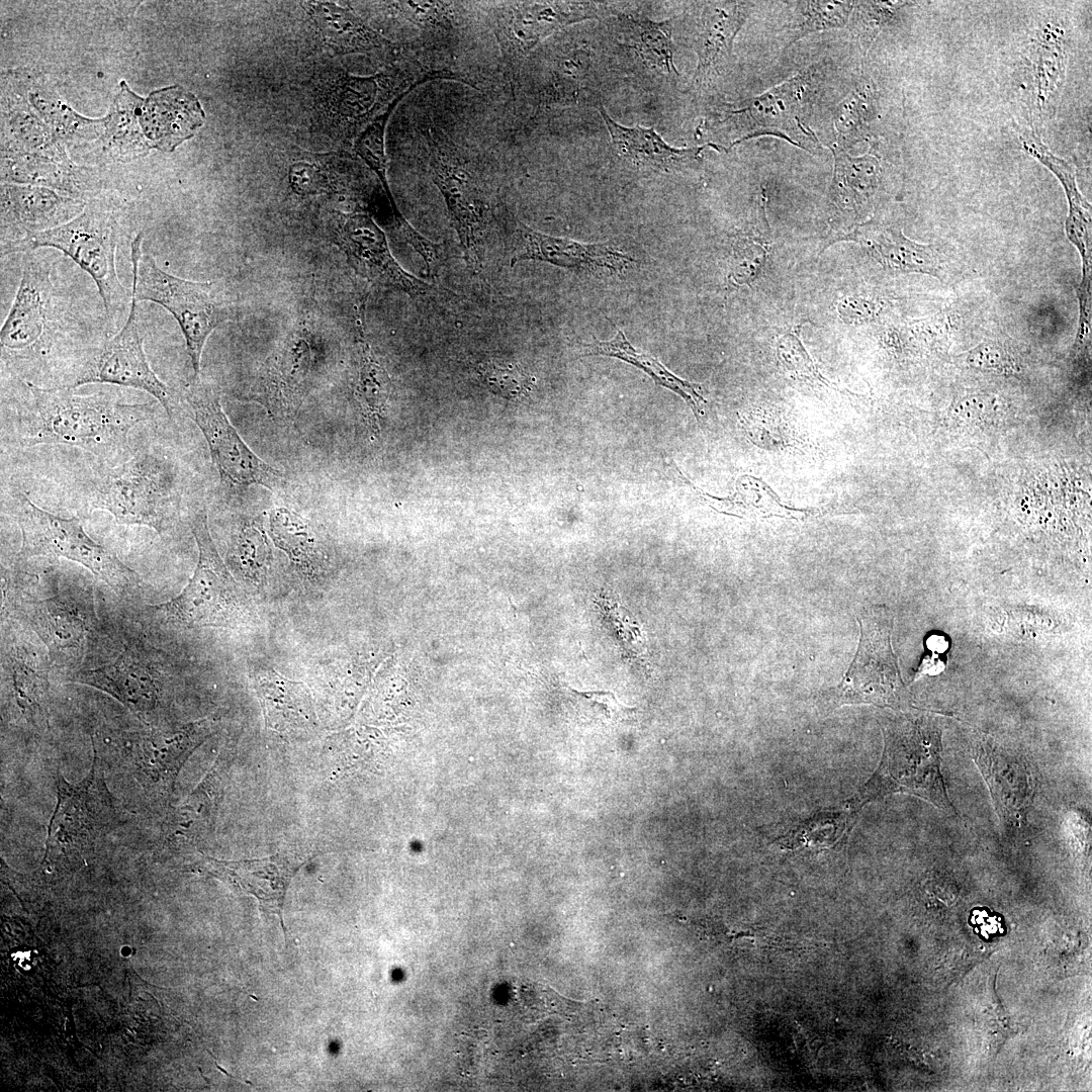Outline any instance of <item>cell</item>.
I'll use <instances>...</instances> for the list:
<instances>
[{
    "instance_id": "17",
    "label": "cell",
    "mask_w": 1092,
    "mask_h": 1092,
    "mask_svg": "<svg viewBox=\"0 0 1092 1092\" xmlns=\"http://www.w3.org/2000/svg\"><path fill=\"white\" fill-rule=\"evenodd\" d=\"M209 730L208 722L200 721L174 732L152 730L133 734L125 744V764L149 793L168 794L184 761Z\"/></svg>"
},
{
    "instance_id": "23",
    "label": "cell",
    "mask_w": 1092,
    "mask_h": 1092,
    "mask_svg": "<svg viewBox=\"0 0 1092 1092\" xmlns=\"http://www.w3.org/2000/svg\"><path fill=\"white\" fill-rule=\"evenodd\" d=\"M306 861L289 853L261 858L228 861L206 857L204 868L235 891L256 897L266 912L282 921L284 897L291 878Z\"/></svg>"
},
{
    "instance_id": "22",
    "label": "cell",
    "mask_w": 1092,
    "mask_h": 1092,
    "mask_svg": "<svg viewBox=\"0 0 1092 1092\" xmlns=\"http://www.w3.org/2000/svg\"><path fill=\"white\" fill-rule=\"evenodd\" d=\"M533 260L570 269L622 272L634 260L610 243L584 244L540 233L521 220L515 230L512 265Z\"/></svg>"
},
{
    "instance_id": "34",
    "label": "cell",
    "mask_w": 1092,
    "mask_h": 1092,
    "mask_svg": "<svg viewBox=\"0 0 1092 1092\" xmlns=\"http://www.w3.org/2000/svg\"><path fill=\"white\" fill-rule=\"evenodd\" d=\"M256 681L267 726L280 730L307 720V695L302 684L274 670L261 672Z\"/></svg>"
},
{
    "instance_id": "44",
    "label": "cell",
    "mask_w": 1092,
    "mask_h": 1092,
    "mask_svg": "<svg viewBox=\"0 0 1092 1092\" xmlns=\"http://www.w3.org/2000/svg\"><path fill=\"white\" fill-rule=\"evenodd\" d=\"M847 816L835 813L819 814L796 826L780 844L787 848L800 846L827 847L841 835Z\"/></svg>"
},
{
    "instance_id": "8",
    "label": "cell",
    "mask_w": 1092,
    "mask_h": 1092,
    "mask_svg": "<svg viewBox=\"0 0 1092 1092\" xmlns=\"http://www.w3.org/2000/svg\"><path fill=\"white\" fill-rule=\"evenodd\" d=\"M609 3L594 1H500L489 5L502 70L512 92L525 61L551 34L583 20L613 13Z\"/></svg>"
},
{
    "instance_id": "21",
    "label": "cell",
    "mask_w": 1092,
    "mask_h": 1092,
    "mask_svg": "<svg viewBox=\"0 0 1092 1092\" xmlns=\"http://www.w3.org/2000/svg\"><path fill=\"white\" fill-rule=\"evenodd\" d=\"M974 760L1006 828H1021L1035 796V780L1024 757L990 743L976 747Z\"/></svg>"
},
{
    "instance_id": "9",
    "label": "cell",
    "mask_w": 1092,
    "mask_h": 1092,
    "mask_svg": "<svg viewBox=\"0 0 1092 1092\" xmlns=\"http://www.w3.org/2000/svg\"><path fill=\"white\" fill-rule=\"evenodd\" d=\"M424 139L431 177L443 195L466 262L477 269L490 211L486 192L460 148L443 130L427 127Z\"/></svg>"
},
{
    "instance_id": "5",
    "label": "cell",
    "mask_w": 1092,
    "mask_h": 1092,
    "mask_svg": "<svg viewBox=\"0 0 1092 1092\" xmlns=\"http://www.w3.org/2000/svg\"><path fill=\"white\" fill-rule=\"evenodd\" d=\"M118 237L115 217L108 210L91 204L67 223L29 237L19 252L36 248L63 252L90 275L108 318L114 320L131 298L116 271Z\"/></svg>"
},
{
    "instance_id": "32",
    "label": "cell",
    "mask_w": 1092,
    "mask_h": 1092,
    "mask_svg": "<svg viewBox=\"0 0 1092 1092\" xmlns=\"http://www.w3.org/2000/svg\"><path fill=\"white\" fill-rule=\"evenodd\" d=\"M356 328L358 377L354 393L364 418L376 427L388 400L390 379L367 340L363 304L357 309Z\"/></svg>"
},
{
    "instance_id": "3",
    "label": "cell",
    "mask_w": 1092,
    "mask_h": 1092,
    "mask_svg": "<svg viewBox=\"0 0 1092 1092\" xmlns=\"http://www.w3.org/2000/svg\"><path fill=\"white\" fill-rule=\"evenodd\" d=\"M176 483L169 458L158 451L143 450L90 480L86 499L93 510L109 513L118 524L162 533L177 509Z\"/></svg>"
},
{
    "instance_id": "46",
    "label": "cell",
    "mask_w": 1092,
    "mask_h": 1092,
    "mask_svg": "<svg viewBox=\"0 0 1092 1092\" xmlns=\"http://www.w3.org/2000/svg\"><path fill=\"white\" fill-rule=\"evenodd\" d=\"M967 363L986 372L1010 375L1020 371L1015 357L1001 344L984 342L968 352Z\"/></svg>"
},
{
    "instance_id": "47",
    "label": "cell",
    "mask_w": 1092,
    "mask_h": 1092,
    "mask_svg": "<svg viewBox=\"0 0 1092 1092\" xmlns=\"http://www.w3.org/2000/svg\"><path fill=\"white\" fill-rule=\"evenodd\" d=\"M237 549L239 560L246 567L247 564L254 567L255 563H265L268 554L265 538L254 526H249L243 530L238 540Z\"/></svg>"
},
{
    "instance_id": "15",
    "label": "cell",
    "mask_w": 1092,
    "mask_h": 1092,
    "mask_svg": "<svg viewBox=\"0 0 1092 1092\" xmlns=\"http://www.w3.org/2000/svg\"><path fill=\"white\" fill-rule=\"evenodd\" d=\"M310 343V332L302 320L264 361L246 399L261 404L275 419L293 417L301 404L311 366Z\"/></svg>"
},
{
    "instance_id": "26",
    "label": "cell",
    "mask_w": 1092,
    "mask_h": 1092,
    "mask_svg": "<svg viewBox=\"0 0 1092 1092\" xmlns=\"http://www.w3.org/2000/svg\"><path fill=\"white\" fill-rule=\"evenodd\" d=\"M198 99L180 86L153 92L141 108L140 123L151 147L173 151L203 124Z\"/></svg>"
},
{
    "instance_id": "1",
    "label": "cell",
    "mask_w": 1092,
    "mask_h": 1092,
    "mask_svg": "<svg viewBox=\"0 0 1092 1092\" xmlns=\"http://www.w3.org/2000/svg\"><path fill=\"white\" fill-rule=\"evenodd\" d=\"M28 398L16 412L14 434L21 445L63 444L92 452L125 448L129 432L150 419L148 404L123 403L104 393L78 394L69 387L27 383Z\"/></svg>"
},
{
    "instance_id": "2",
    "label": "cell",
    "mask_w": 1092,
    "mask_h": 1092,
    "mask_svg": "<svg viewBox=\"0 0 1092 1092\" xmlns=\"http://www.w3.org/2000/svg\"><path fill=\"white\" fill-rule=\"evenodd\" d=\"M143 236L130 244L132 292L136 301L147 300L167 309L179 324L194 372L200 378L205 342L214 329L237 318L235 298L222 281H191L162 270L150 254H142Z\"/></svg>"
},
{
    "instance_id": "48",
    "label": "cell",
    "mask_w": 1092,
    "mask_h": 1092,
    "mask_svg": "<svg viewBox=\"0 0 1092 1092\" xmlns=\"http://www.w3.org/2000/svg\"><path fill=\"white\" fill-rule=\"evenodd\" d=\"M580 699L589 703V708L607 720H618L624 718L632 709L622 706L618 703L616 697L606 691H590V692H578L572 690Z\"/></svg>"
},
{
    "instance_id": "25",
    "label": "cell",
    "mask_w": 1092,
    "mask_h": 1092,
    "mask_svg": "<svg viewBox=\"0 0 1092 1092\" xmlns=\"http://www.w3.org/2000/svg\"><path fill=\"white\" fill-rule=\"evenodd\" d=\"M73 679L107 693L135 713L149 714L159 705L158 675L132 647L108 664L78 671Z\"/></svg>"
},
{
    "instance_id": "19",
    "label": "cell",
    "mask_w": 1092,
    "mask_h": 1092,
    "mask_svg": "<svg viewBox=\"0 0 1092 1092\" xmlns=\"http://www.w3.org/2000/svg\"><path fill=\"white\" fill-rule=\"evenodd\" d=\"M53 299V283L43 264L28 254L9 313L0 331L2 356L28 357L44 340Z\"/></svg>"
},
{
    "instance_id": "18",
    "label": "cell",
    "mask_w": 1092,
    "mask_h": 1092,
    "mask_svg": "<svg viewBox=\"0 0 1092 1092\" xmlns=\"http://www.w3.org/2000/svg\"><path fill=\"white\" fill-rule=\"evenodd\" d=\"M84 202L34 185L1 186V255L19 252L29 237L72 220Z\"/></svg>"
},
{
    "instance_id": "14",
    "label": "cell",
    "mask_w": 1092,
    "mask_h": 1092,
    "mask_svg": "<svg viewBox=\"0 0 1092 1092\" xmlns=\"http://www.w3.org/2000/svg\"><path fill=\"white\" fill-rule=\"evenodd\" d=\"M810 75L802 73L758 96L728 104L718 123L733 125L739 133L734 146L757 135L774 134L803 149L805 140L811 139L801 117L810 96Z\"/></svg>"
},
{
    "instance_id": "11",
    "label": "cell",
    "mask_w": 1092,
    "mask_h": 1092,
    "mask_svg": "<svg viewBox=\"0 0 1092 1092\" xmlns=\"http://www.w3.org/2000/svg\"><path fill=\"white\" fill-rule=\"evenodd\" d=\"M860 638L855 656L836 689L840 703H871L896 708L905 687L891 646L893 615L886 607H872L859 618Z\"/></svg>"
},
{
    "instance_id": "24",
    "label": "cell",
    "mask_w": 1092,
    "mask_h": 1092,
    "mask_svg": "<svg viewBox=\"0 0 1092 1092\" xmlns=\"http://www.w3.org/2000/svg\"><path fill=\"white\" fill-rule=\"evenodd\" d=\"M594 107L609 131L615 156L637 169L671 173L700 161L705 148H720L712 143L701 147L675 148L668 145L654 127H629L618 123L609 115L601 98Z\"/></svg>"
},
{
    "instance_id": "39",
    "label": "cell",
    "mask_w": 1092,
    "mask_h": 1092,
    "mask_svg": "<svg viewBox=\"0 0 1092 1092\" xmlns=\"http://www.w3.org/2000/svg\"><path fill=\"white\" fill-rule=\"evenodd\" d=\"M145 100L130 92L126 84L121 85V91L111 107L105 121V139L108 147H114L118 151H135L142 153L146 150L145 140L141 138L136 125V114Z\"/></svg>"
},
{
    "instance_id": "45",
    "label": "cell",
    "mask_w": 1092,
    "mask_h": 1092,
    "mask_svg": "<svg viewBox=\"0 0 1092 1092\" xmlns=\"http://www.w3.org/2000/svg\"><path fill=\"white\" fill-rule=\"evenodd\" d=\"M390 7L402 18L424 30L450 29L454 24L456 2L397 1Z\"/></svg>"
},
{
    "instance_id": "13",
    "label": "cell",
    "mask_w": 1092,
    "mask_h": 1092,
    "mask_svg": "<svg viewBox=\"0 0 1092 1092\" xmlns=\"http://www.w3.org/2000/svg\"><path fill=\"white\" fill-rule=\"evenodd\" d=\"M88 383H107L131 387L154 396L169 416L175 401L168 386L160 380L147 359L140 333L136 299L131 291L127 320L122 329L109 339L68 386Z\"/></svg>"
},
{
    "instance_id": "43",
    "label": "cell",
    "mask_w": 1092,
    "mask_h": 1092,
    "mask_svg": "<svg viewBox=\"0 0 1092 1092\" xmlns=\"http://www.w3.org/2000/svg\"><path fill=\"white\" fill-rule=\"evenodd\" d=\"M477 372L491 392L509 400L529 396L535 385V378L513 363L486 361L477 366Z\"/></svg>"
},
{
    "instance_id": "35",
    "label": "cell",
    "mask_w": 1092,
    "mask_h": 1092,
    "mask_svg": "<svg viewBox=\"0 0 1092 1092\" xmlns=\"http://www.w3.org/2000/svg\"><path fill=\"white\" fill-rule=\"evenodd\" d=\"M832 196L841 208L856 210L872 197L879 185L880 164L875 157H850L833 150Z\"/></svg>"
},
{
    "instance_id": "4",
    "label": "cell",
    "mask_w": 1092,
    "mask_h": 1092,
    "mask_svg": "<svg viewBox=\"0 0 1092 1092\" xmlns=\"http://www.w3.org/2000/svg\"><path fill=\"white\" fill-rule=\"evenodd\" d=\"M940 753V731L931 724L914 719L888 729L881 763L852 806L858 808L869 801L902 792L956 814L943 782Z\"/></svg>"
},
{
    "instance_id": "7",
    "label": "cell",
    "mask_w": 1092,
    "mask_h": 1092,
    "mask_svg": "<svg viewBox=\"0 0 1092 1092\" xmlns=\"http://www.w3.org/2000/svg\"><path fill=\"white\" fill-rule=\"evenodd\" d=\"M191 529L199 552L193 575L176 598L157 609L187 627L240 623L247 615L248 601L214 545L205 510L193 515Z\"/></svg>"
},
{
    "instance_id": "38",
    "label": "cell",
    "mask_w": 1092,
    "mask_h": 1092,
    "mask_svg": "<svg viewBox=\"0 0 1092 1092\" xmlns=\"http://www.w3.org/2000/svg\"><path fill=\"white\" fill-rule=\"evenodd\" d=\"M269 522L275 545L285 551L294 562L310 564L315 556V540L307 522L285 508L273 510Z\"/></svg>"
},
{
    "instance_id": "6",
    "label": "cell",
    "mask_w": 1092,
    "mask_h": 1092,
    "mask_svg": "<svg viewBox=\"0 0 1092 1092\" xmlns=\"http://www.w3.org/2000/svg\"><path fill=\"white\" fill-rule=\"evenodd\" d=\"M16 521L21 532V559L63 557L80 563L116 592L140 582L138 573L85 532L79 519L56 516L24 495L17 496Z\"/></svg>"
},
{
    "instance_id": "33",
    "label": "cell",
    "mask_w": 1092,
    "mask_h": 1092,
    "mask_svg": "<svg viewBox=\"0 0 1092 1092\" xmlns=\"http://www.w3.org/2000/svg\"><path fill=\"white\" fill-rule=\"evenodd\" d=\"M30 621L48 645L51 654L77 657L85 639L86 627L76 611L57 599L41 601L32 607Z\"/></svg>"
},
{
    "instance_id": "49",
    "label": "cell",
    "mask_w": 1092,
    "mask_h": 1092,
    "mask_svg": "<svg viewBox=\"0 0 1092 1092\" xmlns=\"http://www.w3.org/2000/svg\"><path fill=\"white\" fill-rule=\"evenodd\" d=\"M883 308L880 301L862 297L849 296L838 303L840 317L849 324L863 323L876 317Z\"/></svg>"
},
{
    "instance_id": "42",
    "label": "cell",
    "mask_w": 1092,
    "mask_h": 1092,
    "mask_svg": "<svg viewBox=\"0 0 1092 1092\" xmlns=\"http://www.w3.org/2000/svg\"><path fill=\"white\" fill-rule=\"evenodd\" d=\"M768 253L769 244L760 235H737L732 245L729 282L734 286L752 283L762 271Z\"/></svg>"
},
{
    "instance_id": "37",
    "label": "cell",
    "mask_w": 1092,
    "mask_h": 1092,
    "mask_svg": "<svg viewBox=\"0 0 1092 1092\" xmlns=\"http://www.w3.org/2000/svg\"><path fill=\"white\" fill-rule=\"evenodd\" d=\"M854 8L850 1H798L789 24L787 48L802 37L817 31L843 27Z\"/></svg>"
},
{
    "instance_id": "28",
    "label": "cell",
    "mask_w": 1092,
    "mask_h": 1092,
    "mask_svg": "<svg viewBox=\"0 0 1092 1092\" xmlns=\"http://www.w3.org/2000/svg\"><path fill=\"white\" fill-rule=\"evenodd\" d=\"M617 21L623 34V47L649 73L669 83L676 82L679 73L674 65L672 19L655 21L644 14L618 13Z\"/></svg>"
},
{
    "instance_id": "16",
    "label": "cell",
    "mask_w": 1092,
    "mask_h": 1092,
    "mask_svg": "<svg viewBox=\"0 0 1092 1092\" xmlns=\"http://www.w3.org/2000/svg\"><path fill=\"white\" fill-rule=\"evenodd\" d=\"M334 240L352 268L368 281L413 296L425 295L430 285L405 271L389 249L385 234L364 213L341 215Z\"/></svg>"
},
{
    "instance_id": "20",
    "label": "cell",
    "mask_w": 1092,
    "mask_h": 1092,
    "mask_svg": "<svg viewBox=\"0 0 1092 1092\" xmlns=\"http://www.w3.org/2000/svg\"><path fill=\"white\" fill-rule=\"evenodd\" d=\"M751 6L742 1L704 2L692 40L698 59L692 80L694 88L704 89L729 72L734 63L735 37Z\"/></svg>"
},
{
    "instance_id": "29",
    "label": "cell",
    "mask_w": 1092,
    "mask_h": 1092,
    "mask_svg": "<svg viewBox=\"0 0 1092 1092\" xmlns=\"http://www.w3.org/2000/svg\"><path fill=\"white\" fill-rule=\"evenodd\" d=\"M1025 151L1050 169L1065 189L1069 204L1066 220V234L1070 242L1078 249L1082 258V278L1091 276L1090 228L1091 207L1077 187L1074 168L1065 160L1054 155L1041 141L1026 134L1022 139Z\"/></svg>"
},
{
    "instance_id": "40",
    "label": "cell",
    "mask_w": 1092,
    "mask_h": 1092,
    "mask_svg": "<svg viewBox=\"0 0 1092 1092\" xmlns=\"http://www.w3.org/2000/svg\"><path fill=\"white\" fill-rule=\"evenodd\" d=\"M799 331L800 329L791 330L777 339L776 356L782 369L796 382L814 390H837L836 386L820 373L804 348Z\"/></svg>"
},
{
    "instance_id": "36",
    "label": "cell",
    "mask_w": 1092,
    "mask_h": 1092,
    "mask_svg": "<svg viewBox=\"0 0 1092 1092\" xmlns=\"http://www.w3.org/2000/svg\"><path fill=\"white\" fill-rule=\"evenodd\" d=\"M314 12L327 39L340 50L369 52L393 47L350 11L330 3H321L314 8Z\"/></svg>"
},
{
    "instance_id": "41",
    "label": "cell",
    "mask_w": 1092,
    "mask_h": 1092,
    "mask_svg": "<svg viewBox=\"0 0 1092 1092\" xmlns=\"http://www.w3.org/2000/svg\"><path fill=\"white\" fill-rule=\"evenodd\" d=\"M401 98L394 100L383 112L370 121L357 136L354 144L355 152L377 175L391 207L392 218L400 217L402 214L395 204L388 185L384 135L389 115Z\"/></svg>"
},
{
    "instance_id": "27",
    "label": "cell",
    "mask_w": 1092,
    "mask_h": 1092,
    "mask_svg": "<svg viewBox=\"0 0 1092 1092\" xmlns=\"http://www.w3.org/2000/svg\"><path fill=\"white\" fill-rule=\"evenodd\" d=\"M836 241L860 244L885 268L941 278L943 260L938 249L910 240L897 228L867 221Z\"/></svg>"
},
{
    "instance_id": "31",
    "label": "cell",
    "mask_w": 1092,
    "mask_h": 1092,
    "mask_svg": "<svg viewBox=\"0 0 1092 1092\" xmlns=\"http://www.w3.org/2000/svg\"><path fill=\"white\" fill-rule=\"evenodd\" d=\"M699 497L714 510L740 518L765 519L780 517L805 520L817 516V510H800L784 505L762 479L752 475L737 478L734 493L727 497L712 496L691 485Z\"/></svg>"
},
{
    "instance_id": "10",
    "label": "cell",
    "mask_w": 1092,
    "mask_h": 1092,
    "mask_svg": "<svg viewBox=\"0 0 1092 1092\" xmlns=\"http://www.w3.org/2000/svg\"><path fill=\"white\" fill-rule=\"evenodd\" d=\"M97 761L94 752L89 774L76 785L58 775L43 861L92 850L117 825V811Z\"/></svg>"
},
{
    "instance_id": "30",
    "label": "cell",
    "mask_w": 1092,
    "mask_h": 1092,
    "mask_svg": "<svg viewBox=\"0 0 1092 1092\" xmlns=\"http://www.w3.org/2000/svg\"><path fill=\"white\" fill-rule=\"evenodd\" d=\"M584 349L585 355L617 358L642 370L657 385L679 395L692 408L698 422L706 417L707 400L702 394V386L677 377L656 358L636 349L623 331L619 330L612 340L585 344Z\"/></svg>"
},
{
    "instance_id": "12",
    "label": "cell",
    "mask_w": 1092,
    "mask_h": 1092,
    "mask_svg": "<svg viewBox=\"0 0 1092 1092\" xmlns=\"http://www.w3.org/2000/svg\"><path fill=\"white\" fill-rule=\"evenodd\" d=\"M186 399L221 482L230 486L258 484L271 490L282 482V473L258 457L242 440L224 414L218 393L209 384L194 378Z\"/></svg>"
}]
</instances>
